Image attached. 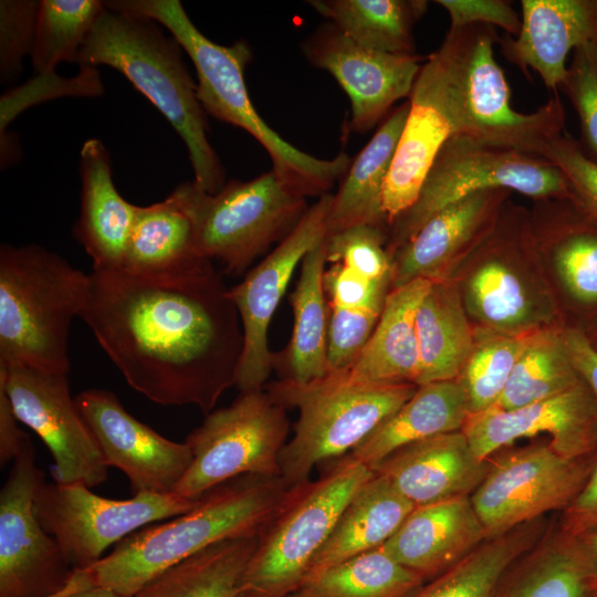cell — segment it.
I'll return each mask as SVG.
<instances>
[{
    "mask_svg": "<svg viewBox=\"0 0 597 597\" xmlns=\"http://www.w3.org/2000/svg\"><path fill=\"white\" fill-rule=\"evenodd\" d=\"M228 290L210 260L166 274L92 270L80 317L134 390L207 415L234 386L243 350Z\"/></svg>",
    "mask_w": 597,
    "mask_h": 597,
    "instance_id": "obj_1",
    "label": "cell"
},
{
    "mask_svg": "<svg viewBox=\"0 0 597 597\" xmlns=\"http://www.w3.org/2000/svg\"><path fill=\"white\" fill-rule=\"evenodd\" d=\"M282 476L241 475L211 489L190 511L145 526L90 569L94 585L135 597L172 565L219 542L260 535L284 503Z\"/></svg>",
    "mask_w": 597,
    "mask_h": 597,
    "instance_id": "obj_2",
    "label": "cell"
},
{
    "mask_svg": "<svg viewBox=\"0 0 597 597\" xmlns=\"http://www.w3.org/2000/svg\"><path fill=\"white\" fill-rule=\"evenodd\" d=\"M181 50L156 21L105 6L76 63L80 67L102 64L121 72L185 142L196 186L216 193L226 185V174L208 140L206 112Z\"/></svg>",
    "mask_w": 597,
    "mask_h": 597,
    "instance_id": "obj_3",
    "label": "cell"
},
{
    "mask_svg": "<svg viewBox=\"0 0 597 597\" xmlns=\"http://www.w3.org/2000/svg\"><path fill=\"white\" fill-rule=\"evenodd\" d=\"M105 6L165 27L193 62L197 95L205 112L254 137L268 151L272 168L305 197L328 193L347 172L350 158L346 154L316 158L284 140L258 114L244 81L245 66L252 59L245 41L228 46L214 43L196 28L178 0H112Z\"/></svg>",
    "mask_w": 597,
    "mask_h": 597,
    "instance_id": "obj_4",
    "label": "cell"
},
{
    "mask_svg": "<svg viewBox=\"0 0 597 597\" xmlns=\"http://www.w3.org/2000/svg\"><path fill=\"white\" fill-rule=\"evenodd\" d=\"M88 274L38 244L0 248V364L69 374V334Z\"/></svg>",
    "mask_w": 597,
    "mask_h": 597,
    "instance_id": "obj_5",
    "label": "cell"
},
{
    "mask_svg": "<svg viewBox=\"0 0 597 597\" xmlns=\"http://www.w3.org/2000/svg\"><path fill=\"white\" fill-rule=\"evenodd\" d=\"M412 384L374 383L347 370L297 383L281 378L266 386L282 407L298 410L293 437L281 451V475L290 488L310 480L313 468L344 457L394 415L416 391Z\"/></svg>",
    "mask_w": 597,
    "mask_h": 597,
    "instance_id": "obj_6",
    "label": "cell"
},
{
    "mask_svg": "<svg viewBox=\"0 0 597 597\" xmlns=\"http://www.w3.org/2000/svg\"><path fill=\"white\" fill-rule=\"evenodd\" d=\"M171 195L192 221L199 256L233 275L283 241L308 209L306 197L273 168L248 181L230 180L216 193L185 181Z\"/></svg>",
    "mask_w": 597,
    "mask_h": 597,
    "instance_id": "obj_7",
    "label": "cell"
},
{
    "mask_svg": "<svg viewBox=\"0 0 597 597\" xmlns=\"http://www.w3.org/2000/svg\"><path fill=\"white\" fill-rule=\"evenodd\" d=\"M374 474L360 461L344 455L316 480L292 486L259 535L237 597H290L347 503Z\"/></svg>",
    "mask_w": 597,
    "mask_h": 597,
    "instance_id": "obj_8",
    "label": "cell"
},
{
    "mask_svg": "<svg viewBox=\"0 0 597 597\" xmlns=\"http://www.w3.org/2000/svg\"><path fill=\"white\" fill-rule=\"evenodd\" d=\"M495 188L517 191L534 200L572 198L567 178L548 159L455 134L438 153L415 203L391 222L389 255L447 206Z\"/></svg>",
    "mask_w": 597,
    "mask_h": 597,
    "instance_id": "obj_9",
    "label": "cell"
},
{
    "mask_svg": "<svg viewBox=\"0 0 597 597\" xmlns=\"http://www.w3.org/2000/svg\"><path fill=\"white\" fill-rule=\"evenodd\" d=\"M495 28L474 24L449 29L447 49L459 88L460 134L493 146L542 156L565 132V111L555 95L532 113L511 105V91L494 57Z\"/></svg>",
    "mask_w": 597,
    "mask_h": 597,
    "instance_id": "obj_10",
    "label": "cell"
},
{
    "mask_svg": "<svg viewBox=\"0 0 597 597\" xmlns=\"http://www.w3.org/2000/svg\"><path fill=\"white\" fill-rule=\"evenodd\" d=\"M287 433L286 409L266 390L240 391L187 436L192 461L174 493L198 500L241 475L282 476L280 454Z\"/></svg>",
    "mask_w": 597,
    "mask_h": 597,
    "instance_id": "obj_11",
    "label": "cell"
},
{
    "mask_svg": "<svg viewBox=\"0 0 597 597\" xmlns=\"http://www.w3.org/2000/svg\"><path fill=\"white\" fill-rule=\"evenodd\" d=\"M90 489L43 481L34 495L40 524L57 542L73 569L91 568L109 546L155 522L190 511L200 499L138 492L130 499L114 500Z\"/></svg>",
    "mask_w": 597,
    "mask_h": 597,
    "instance_id": "obj_12",
    "label": "cell"
},
{
    "mask_svg": "<svg viewBox=\"0 0 597 597\" xmlns=\"http://www.w3.org/2000/svg\"><path fill=\"white\" fill-rule=\"evenodd\" d=\"M593 455L569 459L535 443L489 459L486 475L470 495L488 540L551 511H564L583 488Z\"/></svg>",
    "mask_w": 597,
    "mask_h": 597,
    "instance_id": "obj_13",
    "label": "cell"
},
{
    "mask_svg": "<svg viewBox=\"0 0 597 597\" xmlns=\"http://www.w3.org/2000/svg\"><path fill=\"white\" fill-rule=\"evenodd\" d=\"M69 374L24 364H0V386L19 420L46 446L57 484L94 488L107 479V465L71 396Z\"/></svg>",
    "mask_w": 597,
    "mask_h": 597,
    "instance_id": "obj_14",
    "label": "cell"
},
{
    "mask_svg": "<svg viewBox=\"0 0 597 597\" xmlns=\"http://www.w3.org/2000/svg\"><path fill=\"white\" fill-rule=\"evenodd\" d=\"M43 481L29 437L0 492V597L54 593L74 570L34 513V495Z\"/></svg>",
    "mask_w": 597,
    "mask_h": 597,
    "instance_id": "obj_15",
    "label": "cell"
},
{
    "mask_svg": "<svg viewBox=\"0 0 597 597\" xmlns=\"http://www.w3.org/2000/svg\"><path fill=\"white\" fill-rule=\"evenodd\" d=\"M332 198L331 193L321 196L295 229L228 290L243 331V350L234 380L240 391L261 389L274 369V353L268 345L271 320L298 263L326 239Z\"/></svg>",
    "mask_w": 597,
    "mask_h": 597,
    "instance_id": "obj_16",
    "label": "cell"
},
{
    "mask_svg": "<svg viewBox=\"0 0 597 597\" xmlns=\"http://www.w3.org/2000/svg\"><path fill=\"white\" fill-rule=\"evenodd\" d=\"M408 101V116L383 192L389 227L415 203L443 144L460 134L459 88L443 44L421 64Z\"/></svg>",
    "mask_w": 597,
    "mask_h": 597,
    "instance_id": "obj_17",
    "label": "cell"
},
{
    "mask_svg": "<svg viewBox=\"0 0 597 597\" xmlns=\"http://www.w3.org/2000/svg\"><path fill=\"white\" fill-rule=\"evenodd\" d=\"M75 404L105 464L121 470L134 493H174L192 461L186 442L169 440L133 417L109 390H83Z\"/></svg>",
    "mask_w": 597,
    "mask_h": 597,
    "instance_id": "obj_18",
    "label": "cell"
},
{
    "mask_svg": "<svg viewBox=\"0 0 597 597\" xmlns=\"http://www.w3.org/2000/svg\"><path fill=\"white\" fill-rule=\"evenodd\" d=\"M306 59L334 76L350 101L349 130L365 133L409 97L420 71L418 54H392L365 48L333 23L321 25L304 42Z\"/></svg>",
    "mask_w": 597,
    "mask_h": 597,
    "instance_id": "obj_19",
    "label": "cell"
},
{
    "mask_svg": "<svg viewBox=\"0 0 597 597\" xmlns=\"http://www.w3.org/2000/svg\"><path fill=\"white\" fill-rule=\"evenodd\" d=\"M462 431L480 460H488L517 439L542 433L549 434V444L563 457L586 458L597 451V405L583 381L520 408L502 410L492 406L470 413Z\"/></svg>",
    "mask_w": 597,
    "mask_h": 597,
    "instance_id": "obj_20",
    "label": "cell"
},
{
    "mask_svg": "<svg viewBox=\"0 0 597 597\" xmlns=\"http://www.w3.org/2000/svg\"><path fill=\"white\" fill-rule=\"evenodd\" d=\"M521 30L499 39L505 59L527 74L535 71L555 91L572 50L597 44V0H522Z\"/></svg>",
    "mask_w": 597,
    "mask_h": 597,
    "instance_id": "obj_21",
    "label": "cell"
},
{
    "mask_svg": "<svg viewBox=\"0 0 597 597\" xmlns=\"http://www.w3.org/2000/svg\"><path fill=\"white\" fill-rule=\"evenodd\" d=\"M489 467L458 430L409 443L373 470L416 507L471 495Z\"/></svg>",
    "mask_w": 597,
    "mask_h": 597,
    "instance_id": "obj_22",
    "label": "cell"
},
{
    "mask_svg": "<svg viewBox=\"0 0 597 597\" xmlns=\"http://www.w3.org/2000/svg\"><path fill=\"white\" fill-rule=\"evenodd\" d=\"M510 193L500 188L478 191L433 214L391 254V289L420 277L440 279V270L491 231Z\"/></svg>",
    "mask_w": 597,
    "mask_h": 597,
    "instance_id": "obj_23",
    "label": "cell"
},
{
    "mask_svg": "<svg viewBox=\"0 0 597 597\" xmlns=\"http://www.w3.org/2000/svg\"><path fill=\"white\" fill-rule=\"evenodd\" d=\"M488 540L470 495L416 506L381 546L428 582Z\"/></svg>",
    "mask_w": 597,
    "mask_h": 597,
    "instance_id": "obj_24",
    "label": "cell"
},
{
    "mask_svg": "<svg viewBox=\"0 0 597 597\" xmlns=\"http://www.w3.org/2000/svg\"><path fill=\"white\" fill-rule=\"evenodd\" d=\"M81 211L73 228L75 239L92 260L93 270L122 266L137 206L117 191L111 155L97 138L81 149Z\"/></svg>",
    "mask_w": 597,
    "mask_h": 597,
    "instance_id": "obj_25",
    "label": "cell"
},
{
    "mask_svg": "<svg viewBox=\"0 0 597 597\" xmlns=\"http://www.w3.org/2000/svg\"><path fill=\"white\" fill-rule=\"evenodd\" d=\"M432 281L420 277L389 291L371 336L346 369L353 378L417 386L420 357L416 316Z\"/></svg>",
    "mask_w": 597,
    "mask_h": 597,
    "instance_id": "obj_26",
    "label": "cell"
},
{
    "mask_svg": "<svg viewBox=\"0 0 597 597\" xmlns=\"http://www.w3.org/2000/svg\"><path fill=\"white\" fill-rule=\"evenodd\" d=\"M408 112L409 101L394 107L352 161L332 198L327 235L362 223L389 228L383 192Z\"/></svg>",
    "mask_w": 597,
    "mask_h": 597,
    "instance_id": "obj_27",
    "label": "cell"
},
{
    "mask_svg": "<svg viewBox=\"0 0 597 597\" xmlns=\"http://www.w3.org/2000/svg\"><path fill=\"white\" fill-rule=\"evenodd\" d=\"M470 415L459 379L418 386L349 455L371 470L396 450L437 434L462 430Z\"/></svg>",
    "mask_w": 597,
    "mask_h": 597,
    "instance_id": "obj_28",
    "label": "cell"
},
{
    "mask_svg": "<svg viewBox=\"0 0 597 597\" xmlns=\"http://www.w3.org/2000/svg\"><path fill=\"white\" fill-rule=\"evenodd\" d=\"M413 509V504L375 472L341 513L303 583L332 566L383 546Z\"/></svg>",
    "mask_w": 597,
    "mask_h": 597,
    "instance_id": "obj_29",
    "label": "cell"
},
{
    "mask_svg": "<svg viewBox=\"0 0 597 597\" xmlns=\"http://www.w3.org/2000/svg\"><path fill=\"white\" fill-rule=\"evenodd\" d=\"M326 263L325 240L301 262L300 277L290 296L294 317L292 336L282 353H274V368H282V378L307 383L328 373L329 305L323 283Z\"/></svg>",
    "mask_w": 597,
    "mask_h": 597,
    "instance_id": "obj_30",
    "label": "cell"
},
{
    "mask_svg": "<svg viewBox=\"0 0 597 597\" xmlns=\"http://www.w3.org/2000/svg\"><path fill=\"white\" fill-rule=\"evenodd\" d=\"M419 345L417 387L460 376L473 347L471 329L457 287L436 279L416 316Z\"/></svg>",
    "mask_w": 597,
    "mask_h": 597,
    "instance_id": "obj_31",
    "label": "cell"
},
{
    "mask_svg": "<svg viewBox=\"0 0 597 597\" xmlns=\"http://www.w3.org/2000/svg\"><path fill=\"white\" fill-rule=\"evenodd\" d=\"M206 260L197 253L190 217L171 193L163 201L137 206L119 269L166 274L193 269Z\"/></svg>",
    "mask_w": 597,
    "mask_h": 597,
    "instance_id": "obj_32",
    "label": "cell"
},
{
    "mask_svg": "<svg viewBox=\"0 0 597 597\" xmlns=\"http://www.w3.org/2000/svg\"><path fill=\"white\" fill-rule=\"evenodd\" d=\"M515 565L502 578L495 597L597 596V578L578 540L561 527Z\"/></svg>",
    "mask_w": 597,
    "mask_h": 597,
    "instance_id": "obj_33",
    "label": "cell"
},
{
    "mask_svg": "<svg viewBox=\"0 0 597 597\" xmlns=\"http://www.w3.org/2000/svg\"><path fill=\"white\" fill-rule=\"evenodd\" d=\"M308 3L356 43L380 52L416 54L415 24L425 0H312Z\"/></svg>",
    "mask_w": 597,
    "mask_h": 597,
    "instance_id": "obj_34",
    "label": "cell"
},
{
    "mask_svg": "<svg viewBox=\"0 0 597 597\" xmlns=\"http://www.w3.org/2000/svg\"><path fill=\"white\" fill-rule=\"evenodd\" d=\"M259 535L213 544L153 578L135 597H237Z\"/></svg>",
    "mask_w": 597,
    "mask_h": 597,
    "instance_id": "obj_35",
    "label": "cell"
},
{
    "mask_svg": "<svg viewBox=\"0 0 597 597\" xmlns=\"http://www.w3.org/2000/svg\"><path fill=\"white\" fill-rule=\"evenodd\" d=\"M537 521L484 541L409 597H495L506 572L535 546L541 532Z\"/></svg>",
    "mask_w": 597,
    "mask_h": 597,
    "instance_id": "obj_36",
    "label": "cell"
},
{
    "mask_svg": "<svg viewBox=\"0 0 597 597\" xmlns=\"http://www.w3.org/2000/svg\"><path fill=\"white\" fill-rule=\"evenodd\" d=\"M583 381L563 329L528 332L507 384L493 406L502 410L520 408L563 394Z\"/></svg>",
    "mask_w": 597,
    "mask_h": 597,
    "instance_id": "obj_37",
    "label": "cell"
},
{
    "mask_svg": "<svg viewBox=\"0 0 597 597\" xmlns=\"http://www.w3.org/2000/svg\"><path fill=\"white\" fill-rule=\"evenodd\" d=\"M425 583L380 546L325 569L290 597H409Z\"/></svg>",
    "mask_w": 597,
    "mask_h": 597,
    "instance_id": "obj_38",
    "label": "cell"
},
{
    "mask_svg": "<svg viewBox=\"0 0 597 597\" xmlns=\"http://www.w3.org/2000/svg\"><path fill=\"white\" fill-rule=\"evenodd\" d=\"M549 247L553 264L569 295L597 304V221L572 198L551 199Z\"/></svg>",
    "mask_w": 597,
    "mask_h": 597,
    "instance_id": "obj_39",
    "label": "cell"
},
{
    "mask_svg": "<svg viewBox=\"0 0 597 597\" xmlns=\"http://www.w3.org/2000/svg\"><path fill=\"white\" fill-rule=\"evenodd\" d=\"M105 9L98 0H41L30 54L39 74H52L61 62H76Z\"/></svg>",
    "mask_w": 597,
    "mask_h": 597,
    "instance_id": "obj_40",
    "label": "cell"
},
{
    "mask_svg": "<svg viewBox=\"0 0 597 597\" xmlns=\"http://www.w3.org/2000/svg\"><path fill=\"white\" fill-rule=\"evenodd\" d=\"M512 270L500 258L484 260L469 279L467 302L486 327L521 334L532 318V304Z\"/></svg>",
    "mask_w": 597,
    "mask_h": 597,
    "instance_id": "obj_41",
    "label": "cell"
},
{
    "mask_svg": "<svg viewBox=\"0 0 597 597\" xmlns=\"http://www.w3.org/2000/svg\"><path fill=\"white\" fill-rule=\"evenodd\" d=\"M527 333L510 334L486 326L474 331L471 354L458 377L467 394L470 413L495 405L523 350Z\"/></svg>",
    "mask_w": 597,
    "mask_h": 597,
    "instance_id": "obj_42",
    "label": "cell"
},
{
    "mask_svg": "<svg viewBox=\"0 0 597 597\" xmlns=\"http://www.w3.org/2000/svg\"><path fill=\"white\" fill-rule=\"evenodd\" d=\"M388 234L389 228L362 223L326 235V261L341 263L371 281L391 279Z\"/></svg>",
    "mask_w": 597,
    "mask_h": 597,
    "instance_id": "obj_43",
    "label": "cell"
},
{
    "mask_svg": "<svg viewBox=\"0 0 597 597\" xmlns=\"http://www.w3.org/2000/svg\"><path fill=\"white\" fill-rule=\"evenodd\" d=\"M559 88L577 113L579 147L584 156L597 165V44L588 43L574 50Z\"/></svg>",
    "mask_w": 597,
    "mask_h": 597,
    "instance_id": "obj_44",
    "label": "cell"
},
{
    "mask_svg": "<svg viewBox=\"0 0 597 597\" xmlns=\"http://www.w3.org/2000/svg\"><path fill=\"white\" fill-rule=\"evenodd\" d=\"M40 1H0V80H15L30 56L36 30Z\"/></svg>",
    "mask_w": 597,
    "mask_h": 597,
    "instance_id": "obj_45",
    "label": "cell"
},
{
    "mask_svg": "<svg viewBox=\"0 0 597 597\" xmlns=\"http://www.w3.org/2000/svg\"><path fill=\"white\" fill-rule=\"evenodd\" d=\"M329 305V304H328ZM384 305L348 310L329 306L328 371L349 368L371 336Z\"/></svg>",
    "mask_w": 597,
    "mask_h": 597,
    "instance_id": "obj_46",
    "label": "cell"
},
{
    "mask_svg": "<svg viewBox=\"0 0 597 597\" xmlns=\"http://www.w3.org/2000/svg\"><path fill=\"white\" fill-rule=\"evenodd\" d=\"M542 157L563 171L570 186L572 199L597 221V165L584 156L578 140L564 133L548 144Z\"/></svg>",
    "mask_w": 597,
    "mask_h": 597,
    "instance_id": "obj_47",
    "label": "cell"
},
{
    "mask_svg": "<svg viewBox=\"0 0 597 597\" xmlns=\"http://www.w3.org/2000/svg\"><path fill=\"white\" fill-rule=\"evenodd\" d=\"M323 283L329 306L348 310L384 305L391 290V279L371 281L341 263L325 270Z\"/></svg>",
    "mask_w": 597,
    "mask_h": 597,
    "instance_id": "obj_48",
    "label": "cell"
},
{
    "mask_svg": "<svg viewBox=\"0 0 597 597\" xmlns=\"http://www.w3.org/2000/svg\"><path fill=\"white\" fill-rule=\"evenodd\" d=\"M449 14L450 28L461 29L474 24L500 28L511 36L521 30V15L506 0H437Z\"/></svg>",
    "mask_w": 597,
    "mask_h": 597,
    "instance_id": "obj_49",
    "label": "cell"
},
{
    "mask_svg": "<svg viewBox=\"0 0 597 597\" xmlns=\"http://www.w3.org/2000/svg\"><path fill=\"white\" fill-rule=\"evenodd\" d=\"M559 527L572 536L597 532V451L583 488L563 511Z\"/></svg>",
    "mask_w": 597,
    "mask_h": 597,
    "instance_id": "obj_50",
    "label": "cell"
},
{
    "mask_svg": "<svg viewBox=\"0 0 597 597\" xmlns=\"http://www.w3.org/2000/svg\"><path fill=\"white\" fill-rule=\"evenodd\" d=\"M563 335L572 362L589 387L597 405V347L578 328H565Z\"/></svg>",
    "mask_w": 597,
    "mask_h": 597,
    "instance_id": "obj_51",
    "label": "cell"
},
{
    "mask_svg": "<svg viewBox=\"0 0 597 597\" xmlns=\"http://www.w3.org/2000/svg\"><path fill=\"white\" fill-rule=\"evenodd\" d=\"M18 422L11 401L3 387L0 386V464L2 468L14 460L29 438L19 428Z\"/></svg>",
    "mask_w": 597,
    "mask_h": 597,
    "instance_id": "obj_52",
    "label": "cell"
},
{
    "mask_svg": "<svg viewBox=\"0 0 597 597\" xmlns=\"http://www.w3.org/2000/svg\"><path fill=\"white\" fill-rule=\"evenodd\" d=\"M95 586L90 569H74L67 583L59 590L41 597H70Z\"/></svg>",
    "mask_w": 597,
    "mask_h": 597,
    "instance_id": "obj_53",
    "label": "cell"
},
{
    "mask_svg": "<svg viewBox=\"0 0 597 597\" xmlns=\"http://www.w3.org/2000/svg\"><path fill=\"white\" fill-rule=\"evenodd\" d=\"M597 578V532L575 536Z\"/></svg>",
    "mask_w": 597,
    "mask_h": 597,
    "instance_id": "obj_54",
    "label": "cell"
},
{
    "mask_svg": "<svg viewBox=\"0 0 597 597\" xmlns=\"http://www.w3.org/2000/svg\"><path fill=\"white\" fill-rule=\"evenodd\" d=\"M70 597H124V596L105 587L93 586L91 588L78 591Z\"/></svg>",
    "mask_w": 597,
    "mask_h": 597,
    "instance_id": "obj_55",
    "label": "cell"
},
{
    "mask_svg": "<svg viewBox=\"0 0 597 597\" xmlns=\"http://www.w3.org/2000/svg\"><path fill=\"white\" fill-rule=\"evenodd\" d=\"M597 597V596H596Z\"/></svg>",
    "mask_w": 597,
    "mask_h": 597,
    "instance_id": "obj_56",
    "label": "cell"
}]
</instances>
